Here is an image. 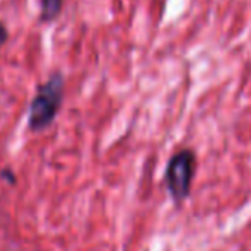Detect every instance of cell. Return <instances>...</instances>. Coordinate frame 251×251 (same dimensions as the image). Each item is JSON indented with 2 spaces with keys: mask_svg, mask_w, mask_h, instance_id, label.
Here are the masks:
<instances>
[{
  "mask_svg": "<svg viewBox=\"0 0 251 251\" xmlns=\"http://www.w3.org/2000/svg\"><path fill=\"white\" fill-rule=\"evenodd\" d=\"M195 168L197 157L190 149L176 152L169 159L168 168H166V186L175 201H181L190 195Z\"/></svg>",
  "mask_w": 251,
  "mask_h": 251,
  "instance_id": "obj_2",
  "label": "cell"
},
{
  "mask_svg": "<svg viewBox=\"0 0 251 251\" xmlns=\"http://www.w3.org/2000/svg\"><path fill=\"white\" fill-rule=\"evenodd\" d=\"M63 96V80L62 75L56 74L48 82L40 87L36 98L31 102L29 108V126L33 130L45 128L50 125L60 108Z\"/></svg>",
  "mask_w": 251,
  "mask_h": 251,
  "instance_id": "obj_1",
  "label": "cell"
},
{
  "mask_svg": "<svg viewBox=\"0 0 251 251\" xmlns=\"http://www.w3.org/2000/svg\"><path fill=\"white\" fill-rule=\"evenodd\" d=\"M5 40H7V31H5V27H3V24L0 23V47L5 43Z\"/></svg>",
  "mask_w": 251,
  "mask_h": 251,
  "instance_id": "obj_4",
  "label": "cell"
},
{
  "mask_svg": "<svg viewBox=\"0 0 251 251\" xmlns=\"http://www.w3.org/2000/svg\"><path fill=\"white\" fill-rule=\"evenodd\" d=\"M63 0H41V19L53 21L60 14Z\"/></svg>",
  "mask_w": 251,
  "mask_h": 251,
  "instance_id": "obj_3",
  "label": "cell"
}]
</instances>
